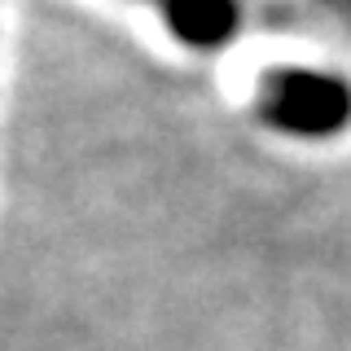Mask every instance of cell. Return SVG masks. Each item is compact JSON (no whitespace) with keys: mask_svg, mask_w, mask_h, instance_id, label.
I'll return each instance as SVG.
<instances>
[{"mask_svg":"<svg viewBox=\"0 0 351 351\" xmlns=\"http://www.w3.org/2000/svg\"><path fill=\"white\" fill-rule=\"evenodd\" d=\"M329 5H338V9H343V14H351V0H329Z\"/></svg>","mask_w":351,"mask_h":351,"instance_id":"3957f363","label":"cell"},{"mask_svg":"<svg viewBox=\"0 0 351 351\" xmlns=\"http://www.w3.org/2000/svg\"><path fill=\"white\" fill-rule=\"evenodd\" d=\"M259 119L285 136L329 141L351 128V84L312 66H272L259 88Z\"/></svg>","mask_w":351,"mask_h":351,"instance_id":"6da1fadb","label":"cell"},{"mask_svg":"<svg viewBox=\"0 0 351 351\" xmlns=\"http://www.w3.org/2000/svg\"><path fill=\"white\" fill-rule=\"evenodd\" d=\"M162 18H167L171 36L193 49H219L237 36L241 9L237 0H162Z\"/></svg>","mask_w":351,"mask_h":351,"instance_id":"7a4b0ae2","label":"cell"}]
</instances>
